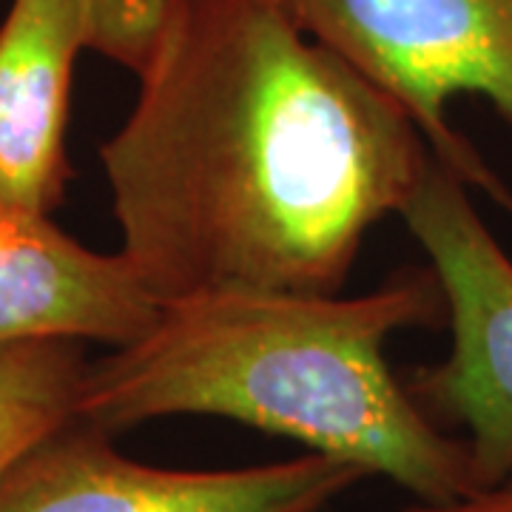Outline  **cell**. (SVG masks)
<instances>
[{"instance_id":"obj_1","label":"cell","mask_w":512,"mask_h":512,"mask_svg":"<svg viewBox=\"0 0 512 512\" xmlns=\"http://www.w3.org/2000/svg\"><path fill=\"white\" fill-rule=\"evenodd\" d=\"M430 157L407 111L282 0H177L134 109L100 148L120 256L160 305L342 293Z\"/></svg>"},{"instance_id":"obj_2","label":"cell","mask_w":512,"mask_h":512,"mask_svg":"<svg viewBox=\"0 0 512 512\" xmlns=\"http://www.w3.org/2000/svg\"><path fill=\"white\" fill-rule=\"evenodd\" d=\"M441 328L447 299L430 265H402L362 296L194 293L86 365L77 419L114 439L171 416L231 419L441 504L473 493L467 450L387 365L390 336Z\"/></svg>"},{"instance_id":"obj_3","label":"cell","mask_w":512,"mask_h":512,"mask_svg":"<svg viewBox=\"0 0 512 512\" xmlns=\"http://www.w3.org/2000/svg\"><path fill=\"white\" fill-rule=\"evenodd\" d=\"M302 32L396 100L430 154L512 217V191L450 123L458 94L512 126V0H282Z\"/></svg>"},{"instance_id":"obj_4","label":"cell","mask_w":512,"mask_h":512,"mask_svg":"<svg viewBox=\"0 0 512 512\" xmlns=\"http://www.w3.org/2000/svg\"><path fill=\"white\" fill-rule=\"evenodd\" d=\"M399 217L439 276L450 330L447 356L404 384L421 413L464 444L473 493L487 490L512 473V256L436 157Z\"/></svg>"},{"instance_id":"obj_5","label":"cell","mask_w":512,"mask_h":512,"mask_svg":"<svg viewBox=\"0 0 512 512\" xmlns=\"http://www.w3.org/2000/svg\"><path fill=\"white\" fill-rule=\"evenodd\" d=\"M365 478L319 453L231 470L157 467L74 419L0 473V512H328Z\"/></svg>"},{"instance_id":"obj_6","label":"cell","mask_w":512,"mask_h":512,"mask_svg":"<svg viewBox=\"0 0 512 512\" xmlns=\"http://www.w3.org/2000/svg\"><path fill=\"white\" fill-rule=\"evenodd\" d=\"M157 311L120 251L97 254L0 197V348L43 339L123 348Z\"/></svg>"},{"instance_id":"obj_7","label":"cell","mask_w":512,"mask_h":512,"mask_svg":"<svg viewBox=\"0 0 512 512\" xmlns=\"http://www.w3.org/2000/svg\"><path fill=\"white\" fill-rule=\"evenodd\" d=\"M89 0H12L0 23V197L49 217L66 197L69 92Z\"/></svg>"},{"instance_id":"obj_8","label":"cell","mask_w":512,"mask_h":512,"mask_svg":"<svg viewBox=\"0 0 512 512\" xmlns=\"http://www.w3.org/2000/svg\"><path fill=\"white\" fill-rule=\"evenodd\" d=\"M86 365L83 342L69 339L0 348V473L32 444L77 419Z\"/></svg>"},{"instance_id":"obj_9","label":"cell","mask_w":512,"mask_h":512,"mask_svg":"<svg viewBox=\"0 0 512 512\" xmlns=\"http://www.w3.org/2000/svg\"><path fill=\"white\" fill-rule=\"evenodd\" d=\"M177 0H89L86 49L131 72H146L174 18Z\"/></svg>"},{"instance_id":"obj_10","label":"cell","mask_w":512,"mask_h":512,"mask_svg":"<svg viewBox=\"0 0 512 512\" xmlns=\"http://www.w3.org/2000/svg\"><path fill=\"white\" fill-rule=\"evenodd\" d=\"M393 512H512V473L487 490H476V493L461 495L453 501H441V504L410 501L407 507H399Z\"/></svg>"}]
</instances>
